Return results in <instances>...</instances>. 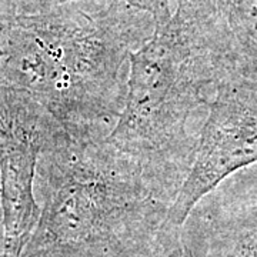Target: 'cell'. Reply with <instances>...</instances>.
Wrapping results in <instances>:
<instances>
[{
    "mask_svg": "<svg viewBox=\"0 0 257 257\" xmlns=\"http://www.w3.org/2000/svg\"><path fill=\"white\" fill-rule=\"evenodd\" d=\"M42 155L43 207L22 257H165L182 246L173 203L107 136L62 135Z\"/></svg>",
    "mask_w": 257,
    "mask_h": 257,
    "instance_id": "obj_3",
    "label": "cell"
},
{
    "mask_svg": "<svg viewBox=\"0 0 257 257\" xmlns=\"http://www.w3.org/2000/svg\"><path fill=\"white\" fill-rule=\"evenodd\" d=\"M223 64L203 0H172L128 63L126 96L107 140L172 203L192 169Z\"/></svg>",
    "mask_w": 257,
    "mask_h": 257,
    "instance_id": "obj_2",
    "label": "cell"
},
{
    "mask_svg": "<svg viewBox=\"0 0 257 257\" xmlns=\"http://www.w3.org/2000/svg\"><path fill=\"white\" fill-rule=\"evenodd\" d=\"M33 2H35L36 8L49 9V8L59 6V5H63V3H67V2H73V0H33ZM119 2H123V3H126L132 8H136V9L146 12L149 15H152L153 19L165 15L172 6V0H119Z\"/></svg>",
    "mask_w": 257,
    "mask_h": 257,
    "instance_id": "obj_8",
    "label": "cell"
},
{
    "mask_svg": "<svg viewBox=\"0 0 257 257\" xmlns=\"http://www.w3.org/2000/svg\"><path fill=\"white\" fill-rule=\"evenodd\" d=\"M165 257H193V256L189 253V251H187V250H186V248H184L183 243H182V246H180V247L176 248L175 251H172L170 254H167V256Z\"/></svg>",
    "mask_w": 257,
    "mask_h": 257,
    "instance_id": "obj_9",
    "label": "cell"
},
{
    "mask_svg": "<svg viewBox=\"0 0 257 257\" xmlns=\"http://www.w3.org/2000/svg\"><path fill=\"white\" fill-rule=\"evenodd\" d=\"M257 165V82L227 77L217 83L200 128L192 169L170 209L176 229L196 204L230 176Z\"/></svg>",
    "mask_w": 257,
    "mask_h": 257,
    "instance_id": "obj_4",
    "label": "cell"
},
{
    "mask_svg": "<svg viewBox=\"0 0 257 257\" xmlns=\"http://www.w3.org/2000/svg\"><path fill=\"white\" fill-rule=\"evenodd\" d=\"M240 170L196 204L182 227L193 257H257V165Z\"/></svg>",
    "mask_w": 257,
    "mask_h": 257,
    "instance_id": "obj_6",
    "label": "cell"
},
{
    "mask_svg": "<svg viewBox=\"0 0 257 257\" xmlns=\"http://www.w3.org/2000/svg\"><path fill=\"white\" fill-rule=\"evenodd\" d=\"M64 135L32 101L0 90V217L2 257H22L40 219L35 197L39 160Z\"/></svg>",
    "mask_w": 257,
    "mask_h": 257,
    "instance_id": "obj_5",
    "label": "cell"
},
{
    "mask_svg": "<svg viewBox=\"0 0 257 257\" xmlns=\"http://www.w3.org/2000/svg\"><path fill=\"white\" fill-rule=\"evenodd\" d=\"M155 19L119 0H73L0 15V90L25 97L70 138L107 136L119 119L133 52Z\"/></svg>",
    "mask_w": 257,
    "mask_h": 257,
    "instance_id": "obj_1",
    "label": "cell"
},
{
    "mask_svg": "<svg viewBox=\"0 0 257 257\" xmlns=\"http://www.w3.org/2000/svg\"><path fill=\"white\" fill-rule=\"evenodd\" d=\"M203 5L220 52L223 79L257 82V0H203Z\"/></svg>",
    "mask_w": 257,
    "mask_h": 257,
    "instance_id": "obj_7",
    "label": "cell"
}]
</instances>
